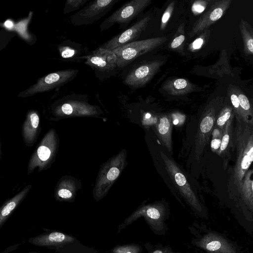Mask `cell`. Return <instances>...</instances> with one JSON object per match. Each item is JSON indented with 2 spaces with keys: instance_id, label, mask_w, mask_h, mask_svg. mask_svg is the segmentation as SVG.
Instances as JSON below:
<instances>
[{
  "instance_id": "obj_1",
  "label": "cell",
  "mask_w": 253,
  "mask_h": 253,
  "mask_svg": "<svg viewBox=\"0 0 253 253\" xmlns=\"http://www.w3.org/2000/svg\"><path fill=\"white\" fill-rule=\"evenodd\" d=\"M236 124L231 148L233 165L229 170L227 194L222 201L226 205L236 194L245 174L253 162V123L235 116Z\"/></svg>"
},
{
  "instance_id": "obj_2",
  "label": "cell",
  "mask_w": 253,
  "mask_h": 253,
  "mask_svg": "<svg viewBox=\"0 0 253 253\" xmlns=\"http://www.w3.org/2000/svg\"><path fill=\"white\" fill-rule=\"evenodd\" d=\"M160 153L165 169L173 187L176 189L177 199L178 193L197 216L202 218H207L208 210L199 199L185 171L169 153L161 150Z\"/></svg>"
},
{
  "instance_id": "obj_3",
  "label": "cell",
  "mask_w": 253,
  "mask_h": 253,
  "mask_svg": "<svg viewBox=\"0 0 253 253\" xmlns=\"http://www.w3.org/2000/svg\"><path fill=\"white\" fill-rule=\"evenodd\" d=\"M225 205L245 231L253 234V162L234 197Z\"/></svg>"
},
{
  "instance_id": "obj_4",
  "label": "cell",
  "mask_w": 253,
  "mask_h": 253,
  "mask_svg": "<svg viewBox=\"0 0 253 253\" xmlns=\"http://www.w3.org/2000/svg\"><path fill=\"white\" fill-rule=\"evenodd\" d=\"M188 228L191 244L207 253H242L237 243L205 224L195 221Z\"/></svg>"
},
{
  "instance_id": "obj_5",
  "label": "cell",
  "mask_w": 253,
  "mask_h": 253,
  "mask_svg": "<svg viewBox=\"0 0 253 253\" xmlns=\"http://www.w3.org/2000/svg\"><path fill=\"white\" fill-rule=\"evenodd\" d=\"M169 213L168 203L165 201L142 204L118 226L117 233H119L138 218L143 217L155 234L164 236L168 230L166 221Z\"/></svg>"
},
{
  "instance_id": "obj_6",
  "label": "cell",
  "mask_w": 253,
  "mask_h": 253,
  "mask_svg": "<svg viewBox=\"0 0 253 253\" xmlns=\"http://www.w3.org/2000/svg\"><path fill=\"white\" fill-rule=\"evenodd\" d=\"M126 151L123 149L103 163L98 171L93 189V197L98 202L106 196L126 165Z\"/></svg>"
},
{
  "instance_id": "obj_7",
  "label": "cell",
  "mask_w": 253,
  "mask_h": 253,
  "mask_svg": "<svg viewBox=\"0 0 253 253\" xmlns=\"http://www.w3.org/2000/svg\"><path fill=\"white\" fill-rule=\"evenodd\" d=\"M50 110L49 119L55 121L70 117H98L102 113L98 106L89 104L86 99L68 96L53 103Z\"/></svg>"
},
{
  "instance_id": "obj_8",
  "label": "cell",
  "mask_w": 253,
  "mask_h": 253,
  "mask_svg": "<svg viewBox=\"0 0 253 253\" xmlns=\"http://www.w3.org/2000/svg\"><path fill=\"white\" fill-rule=\"evenodd\" d=\"M59 139L54 128L50 129L44 135L31 155L27 167V173L38 168L41 172L48 169L55 160L59 147Z\"/></svg>"
},
{
  "instance_id": "obj_9",
  "label": "cell",
  "mask_w": 253,
  "mask_h": 253,
  "mask_svg": "<svg viewBox=\"0 0 253 253\" xmlns=\"http://www.w3.org/2000/svg\"><path fill=\"white\" fill-rule=\"evenodd\" d=\"M219 101L214 99L205 108L198 124L194 143V157L197 161L200 157L207 144L215 126L219 112Z\"/></svg>"
},
{
  "instance_id": "obj_10",
  "label": "cell",
  "mask_w": 253,
  "mask_h": 253,
  "mask_svg": "<svg viewBox=\"0 0 253 253\" xmlns=\"http://www.w3.org/2000/svg\"><path fill=\"white\" fill-rule=\"evenodd\" d=\"M167 40L166 37H162L135 41L113 49L117 57V67L126 66L138 57L161 45Z\"/></svg>"
},
{
  "instance_id": "obj_11",
  "label": "cell",
  "mask_w": 253,
  "mask_h": 253,
  "mask_svg": "<svg viewBox=\"0 0 253 253\" xmlns=\"http://www.w3.org/2000/svg\"><path fill=\"white\" fill-rule=\"evenodd\" d=\"M78 73V70L68 69L48 74L39 79L35 84L21 92L18 96L26 97L60 87L73 80Z\"/></svg>"
},
{
  "instance_id": "obj_12",
  "label": "cell",
  "mask_w": 253,
  "mask_h": 253,
  "mask_svg": "<svg viewBox=\"0 0 253 253\" xmlns=\"http://www.w3.org/2000/svg\"><path fill=\"white\" fill-rule=\"evenodd\" d=\"M151 2V0H131L126 2L103 22L100 25L101 31L106 30L115 24L129 23Z\"/></svg>"
},
{
  "instance_id": "obj_13",
  "label": "cell",
  "mask_w": 253,
  "mask_h": 253,
  "mask_svg": "<svg viewBox=\"0 0 253 253\" xmlns=\"http://www.w3.org/2000/svg\"><path fill=\"white\" fill-rule=\"evenodd\" d=\"M119 0H97L91 1L71 18L76 26L92 24L104 16Z\"/></svg>"
},
{
  "instance_id": "obj_14",
  "label": "cell",
  "mask_w": 253,
  "mask_h": 253,
  "mask_svg": "<svg viewBox=\"0 0 253 253\" xmlns=\"http://www.w3.org/2000/svg\"><path fill=\"white\" fill-rule=\"evenodd\" d=\"M164 61L154 60L147 62L131 70L124 80L128 86L138 88L146 84L158 72Z\"/></svg>"
},
{
  "instance_id": "obj_15",
  "label": "cell",
  "mask_w": 253,
  "mask_h": 253,
  "mask_svg": "<svg viewBox=\"0 0 253 253\" xmlns=\"http://www.w3.org/2000/svg\"><path fill=\"white\" fill-rule=\"evenodd\" d=\"M231 2L230 0L215 1L194 23L189 33V37L191 38L200 34L219 19L230 5Z\"/></svg>"
},
{
  "instance_id": "obj_16",
  "label": "cell",
  "mask_w": 253,
  "mask_h": 253,
  "mask_svg": "<svg viewBox=\"0 0 253 253\" xmlns=\"http://www.w3.org/2000/svg\"><path fill=\"white\" fill-rule=\"evenodd\" d=\"M150 20V16L148 15L143 18L130 28L118 34L100 47L113 50L120 46L134 42L146 30Z\"/></svg>"
},
{
  "instance_id": "obj_17",
  "label": "cell",
  "mask_w": 253,
  "mask_h": 253,
  "mask_svg": "<svg viewBox=\"0 0 253 253\" xmlns=\"http://www.w3.org/2000/svg\"><path fill=\"white\" fill-rule=\"evenodd\" d=\"M81 187L82 183L79 179L72 175L63 176L55 187L54 198L59 202H73Z\"/></svg>"
},
{
  "instance_id": "obj_18",
  "label": "cell",
  "mask_w": 253,
  "mask_h": 253,
  "mask_svg": "<svg viewBox=\"0 0 253 253\" xmlns=\"http://www.w3.org/2000/svg\"><path fill=\"white\" fill-rule=\"evenodd\" d=\"M85 63L102 72L110 71L117 67L115 53L112 50L100 47L87 56Z\"/></svg>"
},
{
  "instance_id": "obj_19",
  "label": "cell",
  "mask_w": 253,
  "mask_h": 253,
  "mask_svg": "<svg viewBox=\"0 0 253 253\" xmlns=\"http://www.w3.org/2000/svg\"><path fill=\"white\" fill-rule=\"evenodd\" d=\"M40 116L35 110L29 111L22 127L23 141L27 147H32L37 141L40 133Z\"/></svg>"
},
{
  "instance_id": "obj_20",
  "label": "cell",
  "mask_w": 253,
  "mask_h": 253,
  "mask_svg": "<svg viewBox=\"0 0 253 253\" xmlns=\"http://www.w3.org/2000/svg\"><path fill=\"white\" fill-rule=\"evenodd\" d=\"M75 238L64 233L52 231L30 238L28 242L39 247L60 246L74 242Z\"/></svg>"
},
{
  "instance_id": "obj_21",
  "label": "cell",
  "mask_w": 253,
  "mask_h": 253,
  "mask_svg": "<svg viewBox=\"0 0 253 253\" xmlns=\"http://www.w3.org/2000/svg\"><path fill=\"white\" fill-rule=\"evenodd\" d=\"M172 123L169 116L164 114L159 117L155 125L156 134L170 154L172 153Z\"/></svg>"
},
{
  "instance_id": "obj_22",
  "label": "cell",
  "mask_w": 253,
  "mask_h": 253,
  "mask_svg": "<svg viewBox=\"0 0 253 253\" xmlns=\"http://www.w3.org/2000/svg\"><path fill=\"white\" fill-rule=\"evenodd\" d=\"M163 89L172 95H183L196 90V86L184 78H172L167 80L162 85Z\"/></svg>"
},
{
  "instance_id": "obj_23",
  "label": "cell",
  "mask_w": 253,
  "mask_h": 253,
  "mask_svg": "<svg viewBox=\"0 0 253 253\" xmlns=\"http://www.w3.org/2000/svg\"><path fill=\"white\" fill-rule=\"evenodd\" d=\"M32 187V185L26 186L20 192L3 204L0 209V228L24 200Z\"/></svg>"
},
{
  "instance_id": "obj_24",
  "label": "cell",
  "mask_w": 253,
  "mask_h": 253,
  "mask_svg": "<svg viewBox=\"0 0 253 253\" xmlns=\"http://www.w3.org/2000/svg\"><path fill=\"white\" fill-rule=\"evenodd\" d=\"M235 116L232 117L226 123L221 138L220 147L217 152L219 156L224 155L231 148L233 134V121Z\"/></svg>"
},
{
  "instance_id": "obj_25",
  "label": "cell",
  "mask_w": 253,
  "mask_h": 253,
  "mask_svg": "<svg viewBox=\"0 0 253 253\" xmlns=\"http://www.w3.org/2000/svg\"><path fill=\"white\" fill-rule=\"evenodd\" d=\"M184 24L180 25L175 33L172 41L169 43V48L182 55L184 53V43L185 40Z\"/></svg>"
},
{
  "instance_id": "obj_26",
  "label": "cell",
  "mask_w": 253,
  "mask_h": 253,
  "mask_svg": "<svg viewBox=\"0 0 253 253\" xmlns=\"http://www.w3.org/2000/svg\"><path fill=\"white\" fill-rule=\"evenodd\" d=\"M234 116L235 113L232 105H224L218 113L215 126L223 131L226 123Z\"/></svg>"
},
{
  "instance_id": "obj_27",
  "label": "cell",
  "mask_w": 253,
  "mask_h": 253,
  "mask_svg": "<svg viewBox=\"0 0 253 253\" xmlns=\"http://www.w3.org/2000/svg\"><path fill=\"white\" fill-rule=\"evenodd\" d=\"M142 247L136 243L117 245L112 250L111 253H142Z\"/></svg>"
},
{
  "instance_id": "obj_28",
  "label": "cell",
  "mask_w": 253,
  "mask_h": 253,
  "mask_svg": "<svg viewBox=\"0 0 253 253\" xmlns=\"http://www.w3.org/2000/svg\"><path fill=\"white\" fill-rule=\"evenodd\" d=\"M147 253H184L175 252L169 246L161 244H154L147 242L144 245Z\"/></svg>"
},
{
  "instance_id": "obj_29",
  "label": "cell",
  "mask_w": 253,
  "mask_h": 253,
  "mask_svg": "<svg viewBox=\"0 0 253 253\" xmlns=\"http://www.w3.org/2000/svg\"><path fill=\"white\" fill-rule=\"evenodd\" d=\"M238 97L239 100L240 105L245 114L246 119L249 122L253 123L251 121L250 117H252L253 112L252 111L250 103L247 97L243 93H239Z\"/></svg>"
},
{
  "instance_id": "obj_30",
  "label": "cell",
  "mask_w": 253,
  "mask_h": 253,
  "mask_svg": "<svg viewBox=\"0 0 253 253\" xmlns=\"http://www.w3.org/2000/svg\"><path fill=\"white\" fill-rule=\"evenodd\" d=\"M174 5L175 1H171L165 10L161 18L160 25V29L161 31H163L166 29L167 24L173 11Z\"/></svg>"
},
{
  "instance_id": "obj_31",
  "label": "cell",
  "mask_w": 253,
  "mask_h": 253,
  "mask_svg": "<svg viewBox=\"0 0 253 253\" xmlns=\"http://www.w3.org/2000/svg\"><path fill=\"white\" fill-rule=\"evenodd\" d=\"M87 1L86 0H67L63 10L64 13H69L78 9L81 6L87 2Z\"/></svg>"
},
{
  "instance_id": "obj_32",
  "label": "cell",
  "mask_w": 253,
  "mask_h": 253,
  "mask_svg": "<svg viewBox=\"0 0 253 253\" xmlns=\"http://www.w3.org/2000/svg\"><path fill=\"white\" fill-rule=\"evenodd\" d=\"M210 1L197 0L194 1L192 5V11L195 14H198L203 12Z\"/></svg>"
},
{
  "instance_id": "obj_33",
  "label": "cell",
  "mask_w": 253,
  "mask_h": 253,
  "mask_svg": "<svg viewBox=\"0 0 253 253\" xmlns=\"http://www.w3.org/2000/svg\"><path fill=\"white\" fill-rule=\"evenodd\" d=\"M204 42L205 36H204V34H203L189 44L188 49L191 51L198 50L203 46Z\"/></svg>"
},
{
  "instance_id": "obj_34",
  "label": "cell",
  "mask_w": 253,
  "mask_h": 253,
  "mask_svg": "<svg viewBox=\"0 0 253 253\" xmlns=\"http://www.w3.org/2000/svg\"><path fill=\"white\" fill-rule=\"evenodd\" d=\"M61 56L64 58H68L73 56L76 53V50L70 47H61L60 49Z\"/></svg>"
},
{
  "instance_id": "obj_35",
  "label": "cell",
  "mask_w": 253,
  "mask_h": 253,
  "mask_svg": "<svg viewBox=\"0 0 253 253\" xmlns=\"http://www.w3.org/2000/svg\"><path fill=\"white\" fill-rule=\"evenodd\" d=\"M221 138L222 137L212 138L211 142V147L213 152L217 153L218 151L221 146Z\"/></svg>"
},
{
  "instance_id": "obj_36",
  "label": "cell",
  "mask_w": 253,
  "mask_h": 253,
  "mask_svg": "<svg viewBox=\"0 0 253 253\" xmlns=\"http://www.w3.org/2000/svg\"><path fill=\"white\" fill-rule=\"evenodd\" d=\"M5 25L8 28L11 27L12 26V22L9 20H7L5 22Z\"/></svg>"
},
{
  "instance_id": "obj_37",
  "label": "cell",
  "mask_w": 253,
  "mask_h": 253,
  "mask_svg": "<svg viewBox=\"0 0 253 253\" xmlns=\"http://www.w3.org/2000/svg\"><path fill=\"white\" fill-rule=\"evenodd\" d=\"M39 253L37 252H29V253Z\"/></svg>"
}]
</instances>
